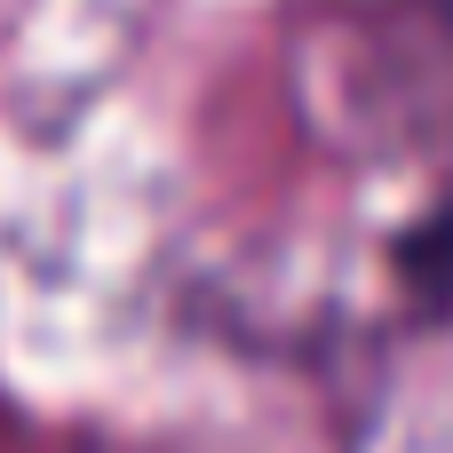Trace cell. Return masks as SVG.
I'll use <instances>...</instances> for the list:
<instances>
[{"instance_id": "6da1fadb", "label": "cell", "mask_w": 453, "mask_h": 453, "mask_svg": "<svg viewBox=\"0 0 453 453\" xmlns=\"http://www.w3.org/2000/svg\"><path fill=\"white\" fill-rule=\"evenodd\" d=\"M398 279H406L414 303L453 311V207H446V215H430L422 231L398 239Z\"/></svg>"}]
</instances>
